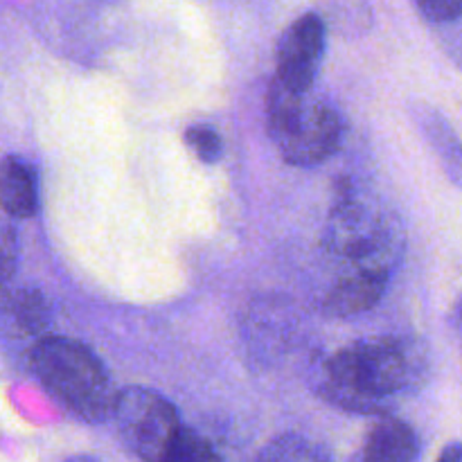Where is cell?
<instances>
[{"mask_svg":"<svg viewBox=\"0 0 462 462\" xmlns=\"http://www.w3.org/2000/svg\"><path fill=\"white\" fill-rule=\"evenodd\" d=\"M422 374L415 346L379 337L356 341L323 359L316 370V391L352 413H388L391 402Z\"/></svg>","mask_w":462,"mask_h":462,"instance_id":"cell-1","label":"cell"},{"mask_svg":"<svg viewBox=\"0 0 462 462\" xmlns=\"http://www.w3.org/2000/svg\"><path fill=\"white\" fill-rule=\"evenodd\" d=\"M30 370L41 386L63 406L88 424L111 420V377L90 347L75 338L43 337L30 347Z\"/></svg>","mask_w":462,"mask_h":462,"instance_id":"cell-2","label":"cell"},{"mask_svg":"<svg viewBox=\"0 0 462 462\" xmlns=\"http://www.w3.org/2000/svg\"><path fill=\"white\" fill-rule=\"evenodd\" d=\"M323 246L329 255L346 262L352 273L391 278L402 257L404 237L391 212L347 189L329 212Z\"/></svg>","mask_w":462,"mask_h":462,"instance_id":"cell-3","label":"cell"},{"mask_svg":"<svg viewBox=\"0 0 462 462\" xmlns=\"http://www.w3.org/2000/svg\"><path fill=\"white\" fill-rule=\"evenodd\" d=\"M266 125L280 156L296 167H314L332 158L343 140L337 108L310 93H296L271 81L266 95Z\"/></svg>","mask_w":462,"mask_h":462,"instance_id":"cell-4","label":"cell"},{"mask_svg":"<svg viewBox=\"0 0 462 462\" xmlns=\"http://www.w3.org/2000/svg\"><path fill=\"white\" fill-rule=\"evenodd\" d=\"M111 420L126 449L143 462L161 460L183 427L174 404L144 386L116 393Z\"/></svg>","mask_w":462,"mask_h":462,"instance_id":"cell-5","label":"cell"},{"mask_svg":"<svg viewBox=\"0 0 462 462\" xmlns=\"http://www.w3.org/2000/svg\"><path fill=\"white\" fill-rule=\"evenodd\" d=\"M325 21L314 12L298 16L278 41V70L273 79L296 93L314 90L325 54Z\"/></svg>","mask_w":462,"mask_h":462,"instance_id":"cell-6","label":"cell"},{"mask_svg":"<svg viewBox=\"0 0 462 462\" xmlns=\"http://www.w3.org/2000/svg\"><path fill=\"white\" fill-rule=\"evenodd\" d=\"M50 325V302L39 289L18 287L0 293V341L25 343L32 347Z\"/></svg>","mask_w":462,"mask_h":462,"instance_id":"cell-7","label":"cell"},{"mask_svg":"<svg viewBox=\"0 0 462 462\" xmlns=\"http://www.w3.org/2000/svg\"><path fill=\"white\" fill-rule=\"evenodd\" d=\"M391 278L373 273H350L338 280L325 296L323 311L332 319H350L373 310L383 298Z\"/></svg>","mask_w":462,"mask_h":462,"instance_id":"cell-8","label":"cell"},{"mask_svg":"<svg viewBox=\"0 0 462 462\" xmlns=\"http://www.w3.org/2000/svg\"><path fill=\"white\" fill-rule=\"evenodd\" d=\"M0 208L14 219H30L39 210V183L25 158L5 156L0 161Z\"/></svg>","mask_w":462,"mask_h":462,"instance_id":"cell-9","label":"cell"},{"mask_svg":"<svg viewBox=\"0 0 462 462\" xmlns=\"http://www.w3.org/2000/svg\"><path fill=\"white\" fill-rule=\"evenodd\" d=\"M418 454V433L393 415L377 420L364 442V462H413Z\"/></svg>","mask_w":462,"mask_h":462,"instance_id":"cell-10","label":"cell"},{"mask_svg":"<svg viewBox=\"0 0 462 462\" xmlns=\"http://www.w3.org/2000/svg\"><path fill=\"white\" fill-rule=\"evenodd\" d=\"M257 462H332V456L310 438L284 433L262 449Z\"/></svg>","mask_w":462,"mask_h":462,"instance_id":"cell-11","label":"cell"},{"mask_svg":"<svg viewBox=\"0 0 462 462\" xmlns=\"http://www.w3.org/2000/svg\"><path fill=\"white\" fill-rule=\"evenodd\" d=\"M158 462H224V460L219 458V454L212 449L210 442H208L206 438L189 431V429L180 427L179 436L174 438L170 449L165 451V456H162Z\"/></svg>","mask_w":462,"mask_h":462,"instance_id":"cell-12","label":"cell"},{"mask_svg":"<svg viewBox=\"0 0 462 462\" xmlns=\"http://www.w3.org/2000/svg\"><path fill=\"white\" fill-rule=\"evenodd\" d=\"M185 144H188V149L199 161L208 162V165H212V162H217L224 156V140L208 125L188 126V131H185Z\"/></svg>","mask_w":462,"mask_h":462,"instance_id":"cell-13","label":"cell"},{"mask_svg":"<svg viewBox=\"0 0 462 462\" xmlns=\"http://www.w3.org/2000/svg\"><path fill=\"white\" fill-rule=\"evenodd\" d=\"M18 264V239L16 230L0 219V284L7 282Z\"/></svg>","mask_w":462,"mask_h":462,"instance_id":"cell-14","label":"cell"},{"mask_svg":"<svg viewBox=\"0 0 462 462\" xmlns=\"http://www.w3.org/2000/svg\"><path fill=\"white\" fill-rule=\"evenodd\" d=\"M415 7H418V12L422 14L427 21L433 23L456 21L462 14V5L458 0H420Z\"/></svg>","mask_w":462,"mask_h":462,"instance_id":"cell-15","label":"cell"},{"mask_svg":"<svg viewBox=\"0 0 462 462\" xmlns=\"http://www.w3.org/2000/svg\"><path fill=\"white\" fill-rule=\"evenodd\" d=\"M438 462H460V447L458 442H451L449 447H445L440 454V458H438Z\"/></svg>","mask_w":462,"mask_h":462,"instance_id":"cell-16","label":"cell"},{"mask_svg":"<svg viewBox=\"0 0 462 462\" xmlns=\"http://www.w3.org/2000/svg\"><path fill=\"white\" fill-rule=\"evenodd\" d=\"M66 462H99V460L93 458V456H72V458H68Z\"/></svg>","mask_w":462,"mask_h":462,"instance_id":"cell-17","label":"cell"}]
</instances>
